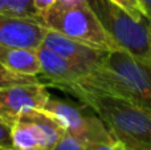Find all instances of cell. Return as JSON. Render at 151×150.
Wrapping results in <instances>:
<instances>
[{
  "mask_svg": "<svg viewBox=\"0 0 151 150\" xmlns=\"http://www.w3.org/2000/svg\"><path fill=\"white\" fill-rule=\"evenodd\" d=\"M61 90L77 97L90 108L125 150H151V113L125 98L70 84Z\"/></svg>",
  "mask_w": 151,
  "mask_h": 150,
  "instance_id": "1",
  "label": "cell"
},
{
  "mask_svg": "<svg viewBox=\"0 0 151 150\" xmlns=\"http://www.w3.org/2000/svg\"><path fill=\"white\" fill-rule=\"evenodd\" d=\"M77 84L125 98L151 113V64L123 49L106 52L101 63Z\"/></svg>",
  "mask_w": 151,
  "mask_h": 150,
  "instance_id": "2",
  "label": "cell"
},
{
  "mask_svg": "<svg viewBox=\"0 0 151 150\" xmlns=\"http://www.w3.org/2000/svg\"><path fill=\"white\" fill-rule=\"evenodd\" d=\"M39 19L48 29L96 49L106 52L119 49L104 29L86 0H77L73 3L57 0L49 9L41 13Z\"/></svg>",
  "mask_w": 151,
  "mask_h": 150,
  "instance_id": "3",
  "label": "cell"
},
{
  "mask_svg": "<svg viewBox=\"0 0 151 150\" xmlns=\"http://www.w3.org/2000/svg\"><path fill=\"white\" fill-rule=\"evenodd\" d=\"M86 3L119 49L151 64L150 20H135L110 0H86Z\"/></svg>",
  "mask_w": 151,
  "mask_h": 150,
  "instance_id": "4",
  "label": "cell"
},
{
  "mask_svg": "<svg viewBox=\"0 0 151 150\" xmlns=\"http://www.w3.org/2000/svg\"><path fill=\"white\" fill-rule=\"evenodd\" d=\"M13 150H52L65 134L64 128L41 109L27 110L11 126Z\"/></svg>",
  "mask_w": 151,
  "mask_h": 150,
  "instance_id": "5",
  "label": "cell"
},
{
  "mask_svg": "<svg viewBox=\"0 0 151 150\" xmlns=\"http://www.w3.org/2000/svg\"><path fill=\"white\" fill-rule=\"evenodd\" d=\"M85 108H78L70 102L50 97L41 110L57 120L65 133L78 140L82 145L90 142L114 141L115 138L111 136L105 122L96 113H86Z\"/></svg>",
  "mask_w": 151,
  "mask_h": 150,
  "instance_id": "6",
  "label": "cell"
},
{
  "mask_svg": "<svg viewBox=\"0 0 151 150\" xmlns=\"http://www.w3.org/2000/svg\"><path fill=\"white\" fill-rule=\"evenodd\" d=\"M50 98L42 82H28L0 88V118L12 126L21 113L42 109Z\"/></svg>",
  "mask_w": 151,
  "mask_h": 150,
  "instance_id": "7",
  "label": "cell"
},
{
  "mask_svg": "<svg viewBox=\"0 0 151 150\" xmlns=\"http://www.w3.org/2000/svg\"><path fill=\"white\" fill-rule=\"evenodd\" d=\"M48 28L37 17L0 13V45L37 49Z\"/></svg>",
  "mask_w": 151,
  "mask_h": 150,
  "instance_id": "8",
  "label": "cell"
},
{
  "mask_svg": "<svg viewBox=\"0 0 151 150\" xmlns=\"http://www.w3.org/2000/svg\"><path fill=\"white\" fill-rule=\"evenodd\" d=\"M36 52L40 60V66H41L37 79L45 87L57 88L61 90L63 88L77 82L78 80H81L89 73L82 66L61 57L60 55L50 50L42 44L37 48Z\"/></svg>",
  "mask_w": 151,
  "mask_h": 150,
  "instance_id": "9",
  "label": "cell"
},
{
  "mask_svg": "<svg viewBox=\"0 0 151 150\" xmlns=\"http://www.w3.org/2000/svg\"><path fill=\"white\" fill-rule=\"evenodd\" d=\"M42 45L60 55L61 57L82 66L89 73L101 63L106 53V50L96 49L93 47L85 45L56 31H52V29L47 31L44 40H42Z\"/></svg>",
  "mask_w": 151,
  "mask_h": 150,
  "instance_id": "10",
  "label": "cell"
},
{
  "mask_svg": "<svg viewBox=\"0 0 151 150\" xmlns=\"http://www.w3.org/2000/svg\"><path fill=\"white\" fill-rule=\"evenodd\" d=\"M0 66L27 76H39L41 66L36 49L0 45Z\"/></svg>",
  "mask_w": 151,
  "mask_h": 150,
  "instance_id": "11",
  "label": "cell"
},
{
  "mask_svg": "<svg viewBox=\"0 0 151 150\" xmlns=\"http://www.w3.org/2000/svg\"><path fill=\"white\" fill-rule=\"evenodd\" d=\"M8 13L24 17H37L36 11L33 8V0H5Z\"/></svg>",
  "mask_w": 151,
  "mask_h": 150,
  "instance_id": "12",
  "label": "cell"
},
{
  "mask_svg": "<svg viewBox=\"0 0 151 150\" xmlns=\"http://www.w3.org/2000/svg\"><path fill=\"white\" fill-rule=\"evenodd\" d=\"M110 1L114 3L118 7H121L123 11H126L135 20H138V21L149 20L141 0H110Z\"/></svg>",
  "mask_w": 151,
  "mask_h": 150,
  "instance_id": "13",
  "label": "cell"
},
{
  "mask_svg": "<svg viewBox=\"0 0 151 150\" xmlns=\"http://www.w3.org/2000/svg\"><path fill=\"white\" fill-rule=\"evenodd\" d=\"M52 150H83V146L78 140H76L70 134L65 133Z\"/></svg>",
  "mask_w": 151,
  "mask_h": 150,
  "instance_id": "14",
  "label": "cell"
},
{
  "mask_svg": "<svg viewBox=\"0 0 151 150\" xmlns=\"http://www.w3.org/2000/svg\"><path fill=\"white\" fill-rule=\"evenodd\" d=\"M0 149L13 150L12 134H11V125L4 120L0 118Z\"/></svg>",
  "mask_w": 151,
  "mask_h": 150,
  "instance_id": "15",
  "label": "cell"
},
{
  "mask_svg": "<svg viewBox=\"0 0 151 150\" xmlns=\"http://www.w3.org/2000/svg\"><path fill=\"white\" fill-rule=\"evenodd\" d=\"M83 150H125L122 145L117 140L110 142H90L83 144Z\"/></svg>",
  "mask_w": 151,
  "mask_h": 150,
  "instance_id": "16",
  "label": "cell"
},
{
  "mask_svg": "<svg viewBox=\"0 0 151 150\" xmlns=\"http://www.w3.org/2000/svg\"><path fill=\"white\" fill-rule=\"evenodd\" d=\"M57 0H33V8L36 11L37 16L44 13L47 9H49Z\"/></svg>",
  "mask_w": 151,
  "mask_h": 150,
  "instance_id": "17",
  "label": "cell"
},
{
  "mask_svg": "<svg viewBox=\"0 0 151 150\" xmlns=\"http://www.w3.org/2000/svg\"><path fill=\"white\" fill-rule=\"evenodd\" d=\"M141 3L145 8V12H146L147 19L151 20V0H141Z\"/></svg>",
  "mask_w": 151,
  "mask_h": 150,
  "instance_id": "18",
  "label": "cell"
},
{
  "mask_svg": "<svg viewBox=\"0 0 151 150\" xmlns=\"http://www.w3.org/2000/svg\"><path fill=\"white\" fill-rule=\"evenodd\" d=\"M8 12L7 11V5H5V0H0V13Z\"/></svg>",
  "mask_w": 151,
  "mask_h": 150,
  "instance_id": "19",
  "label": "cell"
},
{
  "mask_svg": "<svg viewBox=\"0 0 151 150\" xmlns=\"http://www.w3.org/2000/svg\"><path fill=\"white\" fill-rule=\"evenodd\" d=\"M63 3H73V1H77V0H60Z\"/></svg>",
  "mask_w": 151,
  "mask_h": 150,
  "instance_id": "20",
  "label": "cell"
},
{
  "mask_svg": "<svg viewBox=\"0 0 151 150\" xmlns=\"http://www.w3.org/2000/svg\"><path fill=\"white\" fill-rule=\"evenodd\" d=\"M149 31H150V40H151V20L149 21Z\"/></svg>",
  "mask_w": 151,
  "mask_h": 150,
  "instance_id": "21",
  "label": "cell"
},
{
  "mask_svg": "<svg viewBox=\"0 0 151 150\" xmlns=\"http://www.w3.org/2000/svg\"><path fill=\"white\" fill-rule=\"evenodd\" d=\"M0 150H4V149H0Z\"/></svg>",
  "mask_w": 151,
  "mask_h": 150,
  "instance_id": "22",
  "label": "cell"
}]
</instances>
